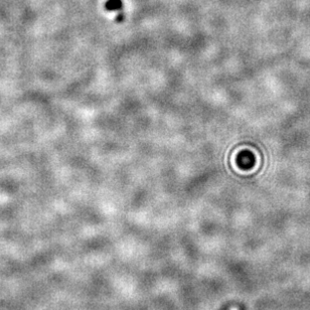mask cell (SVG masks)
<instances>
[{
    "instance_id": "6da1fadb",
    "label": "cell",
    "mask_w": 310,
    "mask_h": 310,
    "mask_svg": "<svg viewBox=\"0 0 310 310\" xmlns=\"http://www.w3.org/2000/svg\"><path fill=\"white\" fill-rule=\"evenodd\" d=\"M238 163L242 168H250L254 164V157L249 151L243 152L238 157Z\"/></svg>"
},
{
    "instance_id": "3957f363",
    "label": "cell",
    "mask_w": 310,
    "mask_h": 310,
    "mask_svg": "<svg viewBox=\"0 0 310 310\" xmlns=\"http://www.w3.org/2000/svg\"><path fill=\"white\" fill-rule=\"evenodd\" d=\"M231 310H238V309H236V308H232Z\"/></svg>"
},
{
    "instance_id": "7a4b0ae2",
    "label": "cell",
    "mask_w": 310,
    "mask_h": 310,
    "mask_svg": "<svg viewBox=\"0 0 310 310\" xmlns=\"http://www.w3.org/2000/svg\"><path fill=\"white\" fill-rule=\"evenodd\" d=\"M105 8L107 11H110V12L120 11L123 8V4L121 0H108L105 5Z\"/></svg>"
}]
</instances>
